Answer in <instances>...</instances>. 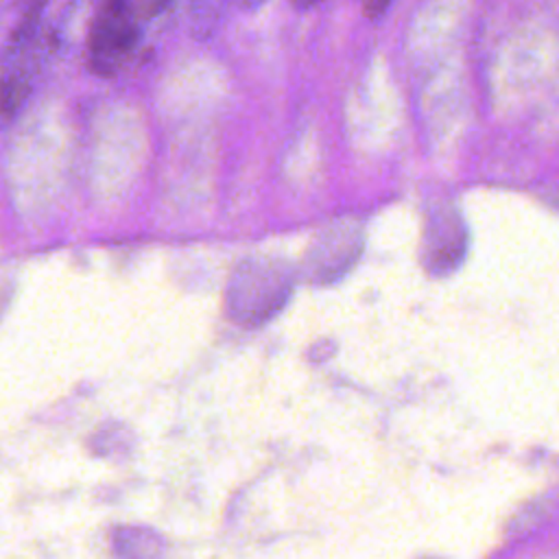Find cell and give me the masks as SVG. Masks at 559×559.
Returning <instances> with one entry per match:
<instances>
[{"instance_id":"obj_1","label":"cell","mask_w":559,"mask_h":559,"mask_svg":"<svg viewBox=\"0 0 559 559\" xmlns=\"http://www.w3.org/2000/svg\"><path fill=\"white\" fill-rule=\"evenodd\" d=\"M295 286L293 269L277 258H247L227 282V314L240 325H260L275 317Z\"/></svg>"},{"instance_id":"obj_2","label":"cell","mask_w":559,"mask_h":559,"mask_svg":"<svg viewBox=\"0 0 559 559\" xmlns=\"http://www.w3.org/2000/svg\"><path fill=\"white\" fill-rule=\"evenodd\" d=\"M140 26L131 0H103L90 28L92 66L109 74L138 46Z\"/></svg>"},{"instance_id":"obj_3","label":"cell","mask_w":559,"mask_h":559,"mask_svg":"<svg viewBox=\"0 0 559 559\" xmlns=\"http://www.w3.org/2000/svg\"><path fill=\"white\" fill-rule=\"evenodd\" d=\"M360 247L362 238L354 225L345 223L330 227L317 238L310 253L306 255V280L314 284H330L338 280L345 271L352 269L360 253Z\"/></svg>"},{"instance_id":"obj_4","label":"cell","mask_w":559,"mask_h":559,"mask_svg":"<svg viewBox=\"0 0 559 559\" xmlns=\"http://www.w3.org/2000/svg\"><path fill=\"white\" fill-rule=\"evenodd\" d=\"M463 225L450 210H437L426 225L424 262L430 271L441 273L450 269L463 251Z\"/></svg>"},{"instance_id":"obj_5","label":"cell","mask_w":559,"mask_h":559,"mask_svg":"<svg viewBox=\"0 0 559 559\" xmlns=\"http://www.w3.org/2000/svg\"><path fill=\"white\" fill-rule=\"evenodd\" d=\"M116 550L122 559H155L162 550V539L153 531L120 528L116 533Z\"/></svg>"},{"instance_id":"obj_6","label":"cell","mask_w":559,"mask_h":559,"mask_svg":"<svg viewBox=\"0 0 559 559\" xmlns=\"http://www.w3.org/2000/svg\"><path fill=\"white\" fill-rule=\"evenodd\" d=\"M391 4H393V0H362V11L367 17L378 20L391 9Z\"/></svg>"},{"instance_id":"obj_7","label":"cell","mask_w":559,"mask_h":559,"mask_svg":"<svg viewBox=\"0 0 559 559\" xmlns=\"http://www.w3.org/2000/svg\"><path fill=\"white\" fill-rule=\"evenodd\" d=\"M168 4H170V0H142V11H144L146 17H155V15H159Z\"/></svg>"},{"instance_id":"obj_8","label":"cell","mask_w":559,"mask_h":559,"mask_svg":"<svg viewBox=\"0 0 559 559\" xmlns=\"http://www.w3.org/2000/svg\"><path fill=\"white\" fill-rule=\"evenodd\" d=\"M290 2H293L295 9H312L314 4H319L323 0H290Z\"/></svg>"},{"instance_id":"obj_9","label":"cell","mask_w":559,"mask_h":559,"mask_svg":"<svg viewBox=\"0 0 559 559\" xmlns=\"http://www.w3.org/2000/svg\"><path fill=\"white\" fill-rule=\"evenodd\" d=\"M240 9H258L260 4H264L266 0H236Z\"/></svg>"}]
</instances>
